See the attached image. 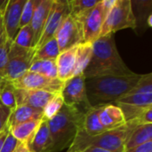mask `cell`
Returning a JSON list of instances; mask_svg holds the SVG:
<instances>
[{"label":"cell","instance_id":"6da1fadb","mask_svg":"<svg viewBox=\"0 0 152 152\" xmlns=\"http://www.w3.org/2000/svg\"><path fill=\"white\" fill-rule=\"evenodd\" d=\"M132 73L117 49L114 34L99 37L93 43V55L83 72L86 78L124 76Z\"/></svg>","mask_w":152,"mask_h":152},{"label":"cell","instance_id":"7a4b0ae2","mask_svg":"<svg viewBox=\"0 0 152 152\" xmlns=\"http://www.w3.org/2000/svg\"><path fill=\"white\" fill-rule=\"evenodd\" d=\"M142 75L105 76L85 79L86 96L91 107L113 104L134 87Z\"/></svg>","mask_w":152,"mask_h":152},{"label":"cell","instance_id":"3957f363","mask_svg":"<svg viewBox=\"0 0 152 152\" xmlns=\"http://www.w3.org/2000/svg\"><path fill=\"white\" fill-rule=\"evenodd\" d=\"M84 113L64 104L56 116L47 120L52 143L50 152L62 151L71 146L84 128Z\"/></svg>","mask_w":152,"mask_h":152},{"label":"cell","instance_id":"277c9868","mask_svg":"<svg viewBox=\"0 0 152 152\" xmlns=\"http://www.w3.org/2000/svg\"><path fill=\"white\" fill-rule=\"evenodd\" d=\"M137 126L140 125L135 122H127L120 127L105 131L94 137L86 135L83 128L69 149L76 152H82L86 148L94 146L110 152H125L126 143Z\"/></svg>","mask_w":152,"mask_h":152},{"label":"cell","instance_id":"5b68a950","mask_svg":"<svg viewBox=\"0 0 152 152\" xmlns=\"http://www.w3.org/2000/svg\"><path fill=\"white\" fill-rule=\"evenodd\" d=\"M133 11L131 0H117L105 18L99 37L125 28L135 30L136 23Z\"/></svg>","mask_w":152,"mask_h":152},{"label":"cell","instance_id":"8992f818","mask_svg":"<svg viewBox=\"0 0 152 152\" xmlns=\"http://www.w3.org/2000/svg\"><path fill=\"white\" fill-rule=\"evenodd\" d=\"M34 53L35 48H24L12 42L3 78L12 82L28 71Z\"/></svg>","mask_w":152,"mask_h":152},{"label":"cell","instance_id":"52a82bcc","mask_svg":"<svg viewBox=\"0 0 152 152\" xmlns=\"http://www.w3.org/2000/svg\"><path fill=\"white\" fill-rule=\"evenodd\" d=\"M85 79L83 73L76 75L64 82L61 91L64 104L75 108L84 114L91 108L86 96Z\"/></svg>","mask_w":152,"mask_h":152},{"label":"cell","instance_id":"ba28073f","mask_svg":"<svg viewBox=\"0 0 152 152\" xmlns=\"http://www.w3.org/2000/svg\"><path fill=\"white\" fill-rule=\"evenodd\" d=\"M60 53L84 43L82 23L71 15H68L61 22L54 36Z\"/></svg>","mask_w":152,"mask_h":152},{"label":"cell","instance_id":"9c48e42d","mask_svg":"<svg viewBox=\"0 0 152 152\" xmlns=\"http://www.w3.org/2000/svg\"><path fill=\"white\" fill-rule=\"evenodd\" d=\"M11 83L16 89L42 90L53 94L61 93L64 84L59 78H49L41 74L30 71H27Z\"/></svg>","mask_w":152,"mask_h":152},{"label":"cell","instance_id":"30bf717a","mask_svg":"<svg viewBox=\"0 0 152 152\" xmlns=\"http://www.w3.org/2000/svg\"><path fill=\"white\" fill-rule=\"evenodd\" d=\"M68 15H69L68 0H53L43 33L35 47V50L38 49L47 41L54 37L56 31Z\"/></svg>","mask_w":152,"mask_h":152},{"label":"cell","instance_id":"8fae6325","mask_svg":"<svg viewBox=\"0 0 152 152\" xmlns=\"http://www.w3.org/2000/svg\"><path fill=\"white\" fill-rule=\"evenodd\" d=\"M107 16L102 5V0L86 14V16L81 20L84 34V43L93 44L99 37Z\"/></svg>","mask_w":152,"mask_h":152},{"label":"cell","instance_id":"7c38bea8","mask_svg":"<svg viewBox=\"0 0 152 152\" xmlns=\"http://www.w3.org/2000/svg\"><path fill=\"white\" fill-rule=\"evenodd\" d=\"M26 0H9L5 12L3 15V22L6 37L14 41L19 30L22 8Z\"/></svg>","mask_w":152,"mask_h":152},{"label":"cell","instance_id":"4fadbf2b","mask_svg":"<svg viewBox=\"0 0 152 152\" xmlns=\"http://www.w3.org/2000/svg\"><path fill=\"white\" fill-rule=\"evenodd\" d=\"M47 91L42 90H26L15 88V98L17 106H29L36 109L44 110L47 102L55 95Z\"/></svg>","mask_w":152,"mask_h":152},{"label":"cell","instance_id":"5bb4252c","mask_svg":"<svg viewBox=\"0 0 152 152\" xmlns=\"http://www.w3.org/2000/svg\"><path fill=\"white\" fill-rule=\"evenodd\" d=\"M77 48V46H75L61 52L55 60L58 78L62 82H66L75 76Z\"/></svg>","mask_w":152,"mask_h":152},{"label":"cell","instance_id":"9a60e30c","mask_svg":"<svg viewBox=\"0 0 152 152\" xmlns=\"http://www.w3.org/2000/svg\"><path fill=\"white\" fill-rule=\"evenodd\" d=\"M53 2V0H37L32 20L30 21V26L34 33L35 47L43 33Z\"/></svg>","mask_w":152,"mask_h":152},{"label":"cell","instance_id":"2e32d148","mask_svg":"<svg viewBox=\"0 0 152 152\" xmlns=\"http://www.w3.org/2000/svg\"><path fill=\"white\" fill-rule=\"evenodd\" d=\"M99 118L101 124L106 130H112L126 124L122 110L114 104L101 105Z\"/></svg>","mask_w":152,"mask_h":152},{"label":"cell","instance_id":"e0dca14e","mask_svg":"<svg viewBox=\"0 0 152 152\" xmlns=\"http://www.w3.org/2000/svg\"><path fill=\"white\" fill-rule=\"evenodd\" d=\"M42 118H44L43 110L21 105L17 106L12 111H11L7 120V124L11 128L28 121Z\"/></svg>","mask_w":152,"mask_h":152},{"label":"cell","instance_id":"ac0fdd59","mask_svg":"<svg viewBox=\"0 0 152 152\" xmlns=\"http://www.w3.org/2000/svg\"><path fill=\"white\" fill-rule=\"evenodd\" d=\"M51 144L47 119L44 118L28 145L29 149L34 152H50Z\"/></svg>","mask_w":152,"mask_h":152},{"label":"cell","instance_id":"d6986e66","mask_svg":"<svg viewBox=\"0 0 152 152\" xmlns=\"http://www.w3.org/2000/svg\"><path fill=\"white\" fill-rule=\"evenodd\" d=\"M101 106L91 107L86 113L84 118V131L86 135L94 137L104 133L106 130L100 122L99 110Z\"/></svg>","mask_w":152,"mask_h":152},{"label":"cell","instance_id":"ffe728a7","mask_svg":"<svg viewBox=\"0 0 152 152\" xmlns=\"http://www.w3.org/2000/svg\"><path fill=\"white\" fill-rule=\"evenodd\" d=\"M43 119V118H42ZM42 119H36L17 125L10 128L11 134L20 142L28 143L37 132Z\"/></svg>","mask_w":152,"mask_h":152},{"label":"cell","instance_id":"44dd1931","mask_svg":"<svg viewBox=\"0 0 152 152\" xmlns=\"http://www.w3.org/2000/svg\"><path fill=\"white\" fill-rule=\"evenodd\" d=\"M152 142V124L137 126L126 143V151Z\"/></svg>","mask_w":152,"mask_h":152},{"label":"cell","instance_id":"7402d4cb","mask_svg":"<svg viewBox=\"0 0 152 152\" xmlns=\"http://www.w3.org/2000/svg\"><path fill=\"white\" fill-rule=\"evenodd\" d=\"M100 0H69L68 1L69 15L81 22L86 14L99 3Z\"/></svg>","mask_w":152,"mask_h":152},{"label":"cell","instance_id":"603a6c76","mask_svg":"<svg viewBox=\"0 0 152 152\" xmlns=\"http://www.w3.org/2000/svg\"><path fill=\"white\" fill-rule=\"evenodd\" d=\"M131 3H132L133 8L135 7L138 12L137 14H134L135 23H136L135 30L139 28L144 31L143 25L145 24V27H146V23H147L149 17L152 15V1L151 0H131Z\"/></svg>","mask_w":152,"mask_h":152},{"label":"cell","instance_id":"cb8c5ba5","mask_svg":"<svg viewBox=\"0 0 152 152\" xmlns=\"http://www.w3.org/2000/svg\"><path fill=\"white\" fill-rule=\"evenodd\" d=\"M93 55V44L83 43L77 45L76 54L75 76L84 72Z\"/></svg>","mask_w":152,"mask_h":152},{"label":"cell","instance_id":"d4e9b609","mask_svg":"<svg viewBox=\"0 0 152 152\" xmlns=\"http://www.w3.org/2000/svg\"><path fill=\"white\" fill-rule=\"evenodd\" d=\"M59 54H60L59 46H58L55 37H53L50 39L49 41H47L41 47L35 50L32 62L37 61L56 60Z\"/></svg>","mask_w":152,"mask_h":152},{"label":"cell","instance_id":"484cf974","mask_svg":"<svg viewBox=\"0 0 152 152\" xmlns=\"http://www.w3.org/2000/svg\"><path fill=\"white\" fill-rule=\"evenodd\" d=\"M0 102L11 111L17 107L15 87L10 81H7L4 78L0 79Z\"/></svg>","mask_w":152,"mask_h":152},{"label":"cell","instance_id":"4316f807","mask_svg":"<svg viewBox=\"0 0 152 152\" xmlns=\"http://www.w3.org/2000/svg\"><path fill=\"white\" fill-rule=\"evenodd\" d=\"M113 104H126L140 107L152 106V94H126Z\"/></svg>","mask_w":152,"mask_h":152},{"label":"cell","instance_id":"83f0119b","mask_svg":"<svg viewBox=\"0 0 152 152\" xmlns=\"http://www.w3.org/2000/svg\"><path fill=\"white\" fill-rule=\"evenodd\" d=\"M13 43L24 48H35L34 33L30 24L20 28Z\"/></svg>","mask_w":152,"mask_h":152},{"label":"cell","instance_id":"f1b7e54d","mask_svg":"<svg viewBox=\"0 0 152 152\" xmlns=\"http://www.w3.org/2000/svg\"><path fill=\"white\" fill-rule=\"evenodd\" d=\"M64 105L62 96L61 93L56 94L45 106L43 112H44V118L47 120L53 118L54 116L57 115V113L61 110L62 106Z\"/></svg>","mask_w":152,"mask_h":152},{"label":"cell","instance_id":"f546056e","mask_svg":"<svg viewBox=\"0 0 152 152\" xmlns=\"http://www.w3.org/2000/svg\"><path fill=\"white\" fill-rule=\"evenodd\" d=\"M126 94H152V73L142 75L134 87Z\"/></svg>","mask_w":152,"mask_h":152},{"label":"cell","instance_id":"4dcf8cb0","mask_svg":"<svg viewBox=\"0 0 152 152\" xmlns=\"http://www.w3.org/2000/svg\"><path fill=\"white\" fill-rule=\"evenodd\" d=\"M12 41H11L4 33L0 41V78L4 77V74L8 62V56Z\"/></svg>","mask_w":152,"mask_h":152},{"label":"cell","instance_id":"1f68e13d","mask_svg":"<svg viewBox=\"0 0 152 152\" xmlns=\"http://www.w3.org/2000/svg\"><path fill=\"white\" fill-rule=\"evenodd\" d=\"M37 4V0H26V3L22 8V12L20 15V28L26 25L30 24Z\"/></svg>","mask_w":152,"mask_h":152},{"label":"cell","instance_id":"d6a6232c","mask_svg":"<svg viewBox=\"0 0 152 152\" xmlns=\"http://www.w3.org/2000/svg\"><path fill=\"white\" fill-rule=\"evenodd\" d=\"M38 74H41L49 78H58L56 61L55 60L41 61Z\"/></svg>","mask_w":152,"mask_h":152},{"label":"cell","instance_id":"836d02e7","mask_svg":"<svg viewBox=\"0 0 152 152\" xmlns=\"http://www.w3.org/2000/svg\"><path fill=\"white\" fill-rule=\"evenodd\" d=\"M20 144V142L17 139H15L11 134V133H9L0 152H15L16 149L19 147Z\"/></svg>","mask_w":152,"mask_h":152},{"label":"cell","instance_id":"e575fe53","mask_svg":"<svg viewBox=\"0 0 152 152\" xmlns=\"http://www.w3.org/2000/svg\"><path fill=\"white\" fill-rule=\"evenodd\" d=\"M11 113V110L4 107L1 102H0V133L7 124V120L9 118V115Z\"/></svg>","mask_w":152,"mask_h":152},{"label":"cell","instance_id":"d590c367","mask_svg":"<svg viewBox=\"0 0 152 152\" xmlns=\"http://www.w3.org/2000/svg\"><path fill=\"white\" fill-rule=\"evenodd\" d=\"M125 152H152V142H148L135 148L127 150Z\"/></svg>","mask_w":152,"mask_h":152},{"label":"cell","instance_id":"8d00e7d4","mask_svg":"<svg viewBox=\"0 0 152 152\" xmlns=\"http://www.w3.org/2000/svg\"><path fill=\"white\" fill-rule=\"evenodd\" d=\"M9 133H10V126H8V124H6L5 126L4 127V129L0 133V151H1V149L4 145V142L7 135L9 134Z\"/></svg>","mask_w":152,"mask_h":152},{"label":"cell","instance_id":"74e56055","mask_svg":"<svg viewBox=\"0 0 152 152\" xmlns=\"http://www.w3.org/2000/svg\"><path fill=\"white\" fill-rule=\"evenodd\" d=\"M15 152H34V151H32L29 149V147H28V145L27 143L20 142V145H19V147L16 149Z\"/></svg>","mask_w":152,"mask_h":152},{"label":"cell","instance_id":"f35d334b","mask_svg":"<svg viewBox=\"0 0 152 152\" xmlns=\"http://www.w3.org/2000/svg\"><path fill=\"white\" fill-rule=\"evenodd\" d=\"M82 152H110L107 150H104V149H102V148H97V147H94V146H91V147H88L86 148V150H84Z\"/></svg>","mask_w":152,"mask_h":152},{"label":"cell","instance_id":"ab89813d","mask_svg":"<svg viewBox=\"0 0 152 152\" xmlns=\"http://www.w3.org/2000/svg\"><path fill=\"white\" fill-rule=\"evenodd\" d=\"M8 3H9V0H0V16L3 17Z\"/></svg>","mask_w":152,"mask_h":152},{"label":"cell","instance_id":"60d3db41","mask_svg":"<svg viewBox=\"0 0 152 152\" xmlns=\"http://www.w3.org/2000/svg\"><path fill=\"white\" fill-rule=\"evenodd\" d=\"M4 22H3V17L0 16V41H1V38L3 37V35L4 34Z\"/></svg>","mask_w":152,"mask_h":152},{"label":"cell","instance_id":"b9f144b4","mask_svg":"<svg viewBox=\"0 0 152 152\" xmlns=\"http://www.w3.org/2000/svg\"><path fill=\"white\" fill-rule=\"evenodd\" d=\"M67 152H76V151H72V150H70V149H68V151Z\"/></svg>","mask_w":152,"mask_h":152}]
</instances>
